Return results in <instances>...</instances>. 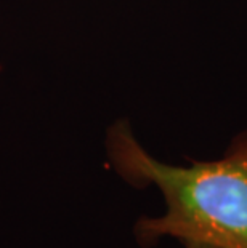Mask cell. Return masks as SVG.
<instances>
[{
  "label": "cell",
  "mask_w": 247,
  "mask_h": 248,
  "mask_svg": "<svg viewBox=\"0 0 247 248\" xmlns=\"http://www.w3.org/2000/svg\"><path fill=\"white\" fill-rule=\"evenodd\" d=\"M108 155L120 178L136 187L156 186L164 215L135 224L140 247L162 239L215 248H247V133L238 136L222 159L190 167L152 157L125 122L108 131Z\"/></svg>",
  "instance_id": "6da1fadb"
},
{
  "label": "cell",
  "mask_w": 247,
  "mask_h": 248,
  "mask_svg": "<svg viewBox=\"0 0 247 248\" xmlns=\"http://www.w3.org/2000/svg\"><path fill=\"white\" fill-rule=\"evenodd\" d=\"M185 248H215V247H209V245H202V244H186Z\"/></svg>",
  "instance_id": "7a4b0ae2"
}]
</instances>
